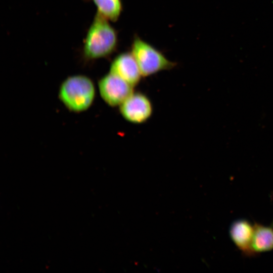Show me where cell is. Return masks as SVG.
<instances>
[{
	"mask_svg": "<svg viewBox=\"0 0 273 273\" xmlns=\"http://www.w3.org/2000/svg\"><path fill=\"white\" fill-rule=\"evenodd\" d=\"M118 34L109 21L96 14L83 45V55L87 60L109 57L116 50Z\"/></svg>",
	"mask_w": 273,
	"mask_h": 273,
	"instance_id": "obj_1",
	"label": "cell"
},
{
	"mask_svg": "<svg viewBox=\"0 0 273 273\" xmlns=\"http://www.w3.org/2000/svg\"><path fill=\"white\" fill-rule=\"evenodd\" d=\"M61 102L69 111L79 113L87 110L94 102L96 88L94 82L83 75L66 78L59 89Z\"/></svg>",
	"mask_w": 273,
	"mask_h": 273,
	"instance_id": "obj_2",
	"label": "cell"
},
{
	"mask_svg": "<svg viewBox=\"0 0 273 273\" xmlns=\"http://www.w3.org/2000/svg\"><path fill=\"white\" fill-rule=\"evenodd\" d=\"M130 52L138 64L143 77L170 70L176 65L161 51L138 36H135L133 39Z\"/></svg>",
	"mask_w": 273,
	"mask_h": 273,
	"instance_id": "obj_3",
	"label": "cell"
},
{
	"mask_svg": "<svg viewBox=\"0 0 273 273\" xmlns=\"http://www.w3.org/2000/svg\"><path fill=\"white\" fill-rule=\"evenodd\" d=\"M118 107L122 118L134 124L146 122L153 113V105L150 98L139 91L134 90Z\"/></svg>",
	"mask_w": 273,
	"mask_h": 273,
	"instance_id": "obj_4",
	"label": "cell"
},
{
	"mask_svg": "<svg viewBox=\"0 0 273 273\" xmlns=\"http://www.w3.org/2000/svg\"><path fill=\"white\" fill-rule=\"evenodd\" d=\"M134 87L118 76L109 72L98 82L101 97L110 107H119L134 90Z\"/></svg>",
	"mask_w": 273,
	"mask_h": 273,
	"instance_id": "obj_5",
	"label": "cell"
},
{
	"mask_svg": "<svg viewBox=\"0 0 273 273\" xmlns=\"http://www.w3.org/2000/svg\"><path fill=\"white\" fill-rule=\"evenodd\" d=\"M109 72L133 87L136 86L143 77L131 52H122L115 57L110 65Z\"/></svg>",
	"mask_w": 273,
	"mask_h": 273,
	"instance_id": "obj_6",
	"label": "cell"
},
{
	"mask_svg": "<svg viewBox=\"0 0 273 273\" xmlns=\"http://www.w3.org/2000/svg\"><path fill=\"white\" fill-rule=\"evenodd\" d=\"M254 224L245 219L234 221L229 229L231 239L238 249L246 256H255L251 249Z\"/></svg>",
	"mask_w": 273,
	"mask_h": 273,
	"instance_id": "obj_7",
	"label": "cell"
},
{
	"mask_svg": "<svg viewBox=\"0 0 273 273\" xmlns=\"http://www.w3.org/2000/svg\"><path fill=\"white\" fill-rule=\"evenodd\" d=\"M251 249L254 255L273 250V226L254 224Z\"/></svg>",
	"mask_w": 273,
	"mask_h": 273,
	"instance_id": "obj_8",
	"label": "cell"
},
{
	"mask_svg": "<svg viewBox=\"0 0 273 273\" xmlns=\"http://www.w3.org/2000/svg\"><path fill=\"white\" fill-rule=\"evenodd\" d=\"M97 8V13L107 20L116 22L123 11L122 0H92Z\"/></svg>",
	"mask_w": 273,
	"mask_h": 273,
	"instance_id": "obj_9",
	"label": "cell"
},
{
	"mask_svg": "<svg viewBox=\"0 0 273 273\" xmlns=\"http://www.w3.org/2000/svg\"><path fill=\"white\" fill-rule=\"evenodd\" d=\"M271 225L272 226H273V219H272V222H271Z\"/></svg>",
	"mask_w": 273,
	"mask_h": 273,
	"instance_id": "obj_10",
	"label": "cell"
}]
</instances>
